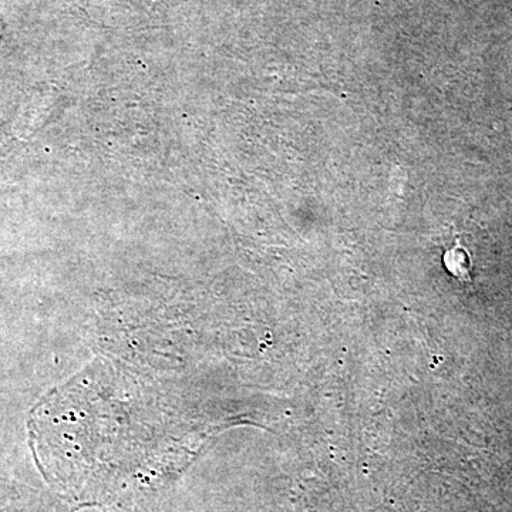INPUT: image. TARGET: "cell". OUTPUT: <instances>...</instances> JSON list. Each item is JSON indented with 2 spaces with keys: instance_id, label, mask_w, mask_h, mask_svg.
<instances>
[{
  "instance_id": "obj_1",
  "label": "cell",
  "mask_w": 512,
  "mask_h": 512,
  "mask_svg": "<svg viewBox=\"0 0 512 512\" xmlns=\"http://www.w3.org/2000/svg\"><path fill=\"white\" fill-rule=\"evenodd\" d=\"M0 30H2V29H0Z\"/></svg>"
}]
</instances>
